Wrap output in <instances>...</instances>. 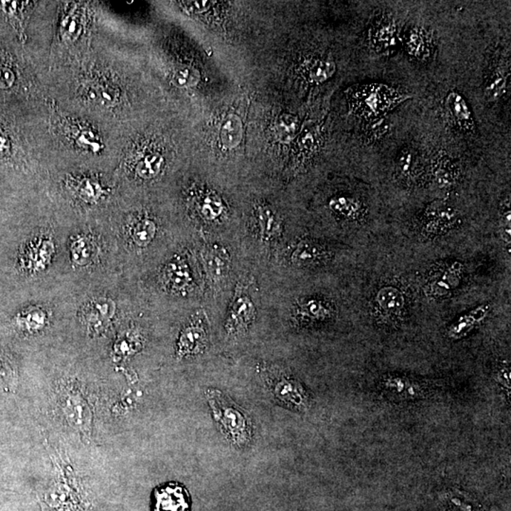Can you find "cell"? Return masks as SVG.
<instances>
[{"label": "cell", "instance_id": "1", "mask_svg": "<svg viewBox=\"0 0 511 511\" xmlns=\"http://www.w3.org/2000/svg\"><path fill=\"white\" fill-rule=\"evenodd\" d=\"M215 421L229 441L237 447H246L252 438L251 421L245 412L218 390L206 392Z\"/></svg>", "mask_w": 511, "mask_h": 511}, {"label": "cell", "instance_id": "2", "mask_svg": "<svg viewBox=\"0 0 511 511\" xmlns=\"http://www.w3.org/2000/svg\"><path fill=\"white\" fill-rule=\"evenodd\" d=\"M409 98L387 85H363L350 96V108L355 115L369 120L386 116L387 111Z\"/></svg>", "mask_w": 511, "mask_h": 511}, {"label": "cell", "instance_id": "3", "mask_svg": "<svg viewBox=\"0 0 511 511\" xmlns=\"http://www.w3.org/2000/svg\"><path fill=\"white\" fill-rule=\"evenodd\" d=\"M58 406L68 426L81 435L83 438L88 439L91 433L93 414L90 404L81 389L73 383L64 384L60 389Z\"/></svg>", "mask_w": 511, "mask_h": 511}, {"label": "cell", "instance_id": "4", "mask_svg": "<svg viewBox=\"0 0 511 511\" xmlns=\"http://www.w3.org/2000/svg\"><path fill=\"white\" fill-rule=\"evenodd\" d=\"M268 386L278 401L295 411L304 412L310 407V396L297 380L284 374L268 379Z\"/></svg>", "mask_w": 511, "mask_h": 511}, {"label": "cell", "instance_id": "5", "mask_svg": "<svg viewBox=\"0 0 511 511\" xmlns=\"http://www.w3.org/2000/svg\"><path fill=\"white\" fill-rule=\"evenodd\" d=\"M115 312L116 304L113 300L110 298L98 297L83 307L80 317L89 334L99 335L110 326Z\"/></svg>", "mask_w": 511, "mask_h": 511}, {"label": "cell", "instance_id": "6", "mask_svg": "<svg viewBox=\"0 0 511 511\" xmlns=\"http://www.w3.org/2000/svg\"><path fill=\"white\" fill-rule=\"evenodd\" d=\"M152 507L153 511H191V495L181 484L162 485L154 490Z\"/></svg>", "mask_w": 511, "mask_h": 511}, {"label": "cell", "instance_id": "7", "mask_svg": "<svg viewBox=\"0 0 511 511\" xmlns=\"http://www.w3.org/2000/svg\"><path fill=\"white\" fill-rule=\"evenodd\" d=\"M208 334L201 321H194L181 332L177 341V355L178 358L197 355L205 349Z\"/></svg>", "mask_w": 511, "mask_h": 511}, {"label": "cell", "instance_id": "8", "mask_svg": "<svg viewBox=\"0 0 511 511\" xmlns=\"http://www.w3.org/2000/svg\"><path fill=\"white\" fill-rule=\"evenodd\" d=\"M384 392L395 400H416L426 395L423 384L406 377H389L383 381Z\"/></svg>", "mask_w": 511, "mask_h": 511}, {"label": "cell", "instance_id": "9", "mask_svg": "<svg viewBox=\"0 0 511 511\" xmlns=\"http://www.w3.org/2000/svg\"><path fill=\"white\" fill-rule=\"evenodd\" d=\"M54 254L53 241L48 238H40L31 242L25 249L23 260L26 268L31 271H42L51 263Z\"/></svg>", "mask_w": 511, "mask_h": 511}, {"label": "cell", "instance_id": "10", "mask_svg": "<svg viewBox=\"0 0 511 511\" xmlns=\"http://www.w3.org/2000/svg\"><path fill=\"white\" fill-rule=\"evenodd\" d=\"M444 103L448 114L455 125L465 131H470L475 128L473 112L470 110L469 103L459 92L450 91L445 97Z\"/></svg>", "mask_w": 511, "mask_h": 511}, {"label": "cell", "instance_id": "11", "mask_svg": "<svg viewBox=\"0 0 511 511\" xmlns=\"http://www.w3.org/2000/svg\"><path fill=\"white\" fill-rule=\"evenodd\" d=\"M255 314V307L249 298L245 295H239L235 298L231 315L226 322L228 334H241L248 330L254 320Z\"/></svg>", "mask_w": 511, "mask_h": 511}, {"label": "cell", "instance_id": "12", "mask_svg": "<svg viewBox=\"0 0 511 511\" xmlns=\"http://www.w3.org/2000/svg\"><path fill=\"white\" fill-rule=\"evenodd\" d=\"M162 280L172 292L186 291L191 281L188 264L182 258L177 257L166 264L162 271Z\"/></svg>", "mask_w": 511, "mask_h": 511}, {"label": "cell", "instance_id": "13", "mask_svg": "<svg viewBox=\"0 0 511 511\" xmlns=\"http://www.w3.org/2000/svg\"><path fill=\"white\" fill-rule=\"evenodd\" d=\"M370 46L379 54H389L397 47V31L392 22H381L369 33Z\"/></svg>", "mask_w": 511, "mask_h": 511}, {"label": "cell", "instance_id": "14", "mask_svg": "<svg viewBox=\"0 0 511 511\" xmlns=\"http://www.w3.org/2000/svg\"><path fill=\"white\" fill-rule=\"evenodd\" d=\"M510 76V65L501 64L488 77L484 95L488 102H495L506 95Z\"/></svg>", "mask_w": 511, "mask_h": 511}, {"label": "cell", "instance_id": "15", "mask_svg": "<svg viewBox=\"0 0 511 511\" xmlns=\"http://www.w3.org/2000/svg\"><path fill=\"white\" fill-rule=\"evenodd\" d=\"M48 322V312L38 306L28 307L16 317V327L19 331L30 334L42 332L47 327Z\"/></svg>", "mask_w": 511, "mask_h": 511}, {"label": "cell", "instance_id": "16", "mask_svg": "<svg viewBox=\"0 0 511 511\" xmlns=\"http://www.w3.org/2000/svg\"><path fill=\"white\" fill-rule=\"evenodd\" d=\"M376 304L381 314L389 317H397L401 315L404 305V298L401 291L395 287H384L376 295Z\"/></svg>", "mask_w": 511, "mask_h": 511}, {"label": "cell", "instance_id": "17", "mask_svg": "<svg viewBox=\"0 0 511 511\" xmlns=\"http://www.w3.org/2000/svg\"><path fill=\"white\" fill-rule=\"evenodd\" d=\"M71 260L78 266H86L93 260L96 255V246L91 237L78 235L71 240L70 245Z\"/></svg>", "mask_w": 511, "mask_h": 511}, {"label": "cell", "instance_id": "18", "mask_svg": "<svg viewBox=\"0 0 511 511\" xmlns=\"http://www.w3.org/2000/svg\"><path fill=\"white\" fill-rule=\"evenodd\" d=\"M204 260L212 280H219L220 278L226 277L228 271L229 260L228 256L223 249L217 246L206 249L204 253Z\"/></svg>", "mask_w": 511, "mask_h": 511}, {"label": "cell", "instance_id": "19", "mask_svg": "<svg viewBox=\"0 0 511 511\" xmlns=\"http://www.w3.org/2000/svg\"><path fill=\"white\" fill-rule=\"evenodd\" d=\"M428 220V231H441L442 229L450 228L455 223L456 211L447 206H431L426 211Z\"/></svg>", "mask_w": 511, "mask_h": 511}, {"label": "cell", "instance_id": "20", "mask_svg": "<svg viewBox=\"0 0 511 511\" xmlns=\"http://www.w3.org/2000/svg\"><path fill=\"white\" fill-rule=\"evenodd\" d=\"M243 122L235 114L228 115L223 122L220 137L223 145L228 149L236 148L243 139Z\"/></svg>", "mask_w": 511, "mask_h": 511}, {"label": "cell", "instance_id": "21", "mask_svg": "<svg viewBox=\"0 0 511 511\" xmlns=\"http://www.w3.org/2000/svg\"><path fill=\"white\" fill-rule=\"evenodd\" d=\"M327 252L320 246L309 242H302L297 246L292 254V261L300 266L314 265L325 260Z\"/></svg>", "mask_w": 511, "mask_h": 511}, {"label": "cell", "instance_id": "22", "mask_svg": "<svg viewBox=\"0 0 511 511\" xmlns=\"http://www.w3.org/2000/svg\"><path fill=\"white\" fill-rule=\"evenodd\" d=\"M431 39L426 31L412 28L407 36L406 46L407 51L418 59H426L431 53Z\"/></svg>", "mask_w": 511, "mask_h": 511}, {"label": "cell", "instance_id": "23", "mask_svg": "<svg viewBox=\"0 0 511 511\" xmlns=\"http://www.w3.org/2000/svg\"><path fill=\"white\" fill-rule=\"evenodd\" d=\"M256 215L264 239H274L280 234L281 223L271 209L265 206H258Z\"/></svg>", "mask_w": 511, "mask_h": 511}, {"label": "cell", "instance_id": "24", "mask_svg": "<svg viewBox=\"0 0 511 511\" xmlns=\"http://www.w3.org/2000/svg\"><path fill=\"white\" fill-rule=\"evenodd\" d=\"M130 234L135 245L139 248H145L150 245L152 241L156 237V223L148 218L137 221L132 228Z\"/></svg>", "mask_w": 511, "mask_h": 511}, {"label": "cell", "instance_id": "25", "mask_svg": "<svg viewBox=\"0 0 511 511\" xmlns=\"http://www.w3.org/2000/svg\"><path fill=\"white\" fill-rule=\"evenodd\" d=\"M489 312V307L482 306L475 311L470 312V314L465 315L464 317L459 318L455 324H453L450 328L449 334L452 337H460L470 330L479 321L483 320Z\"/></svg>", "mask_w": 511, "mask_h": 511}, {"label": "cell", "instance_id": "26", "mask_svg": "<svg viewBox=\"0 0 511 511\" xmlns=\"http://www.w3.org/2000/svg\"><path fill=\"white\" fill-rule=\"evenodd\" d=\"M433 175L441 188H449L455 180V165L446 156H439L433 166Z\"/></svg>", "mask_w": 511, "mask_h": 511}, {"label": "cell", "instance_id": "27", "mask_svg": "<svg viewBox=\"0 0 511 511\" xmlns=\"http://www.w3.org/2000/svg\"><path fill=\"white\" fill-rule=\"evenodd\" d=\"M337 73V65L330 60L317 59L310 63L308 77L310 81L322 84L328 81Z\"/></svg>", "mask_w": 511, "mask_h": 511}, {"label": "cell", "instance_id": "28", "mask_svg": "<svg viewBox=\"0 0 511 511\" xmlns=\"http://www.w3.org/2000/svg\"><path fill=\"white\" fill-rule=\"evenodd\" d=\"M297 314L303 320L320 321L330 317L331 310L322 301L311 300L300 304Z\"/></svg>", "mask_w": 511, "mask_h": 511}, {"label": "cell", "instance_id": "29", "mask_svg": "<svg viewBox=\"0 0 511 511\" xmlns=\"http://www.w3.org/2000/svg\"><path fill=\"white\" fill-rule=\"evenodd\" d=\"M164 159L162 154L152 153L143 157L137 165L136 172L143 179H152L159 174L163 167Z\"/></svg>", "mask_w": 511, "mask_h": 511}, {"label": "cell", "instance_id": "30", "mask_svg": "<svg viewBox=\"0 0 511 511\" xmlns=\"http://www.w3.org/2000/svg\"><path fill=\"white\" fill-rule=\"evenodd\" d=\"M390 129V122L386 116L369 120L363 127L364 140L369 142H378L386 136Z\"/></svg>", "mask_w": 511, "mask_h": 511}, {"label": "cell", "instance_id": "31", "mask_svg": "<svg viewBox=\"0 0 511 511\" xmlns=\"http://www.w3.org/2000/svg\"><path fill=\"white\" fill-rule=\"evenodd\" d=\"M201 214L208 220H216L223 214L225 206L216 195L204 194L199 201Z\"/></svg>", "mask_w": 511, "mask_h": 511}, {"label": "cell", "instance_id": "32", "mask_svg": "<svg viewBox=\"0 0 511 511\" xmlns=\"http://www.w3.org/2000/svg\"><path fill=\"white\" fill-rule=\"evenodd\" d=\"M330 208L341 216L352 218L357 216L360 212L361 206L352 198L337 196L330 201Z\"/></svg>", "mask_w": 511, "mask_h": 511}, {"label": "cell", "instance_id": "33", "mask_svg": "<svg viewBox=\"0 0 511 511\" xmlns=\"http://www.w3.org/2000/svg\"><path fill=\"white\" fill-rule=\"evenodd\" d=\"M140 346L142 344L137 335L128 332L117 338L114 344L113 353L117 359L126 358L134 354Z\"/></svg>", "mask_w": 511, "mask_h": 511}, {"label": "cell", "instance_id": "34", "mask_svg": "<svg viewBox=\"0 0 511 511\" xmlns=\"http://www.w3.org/2000/svg\"><path fill=\"white\" fill-rule=\"evenodd\" d=\"M417 162V153L411 147L404 148L398 156L396 172L403 179H409Z\"/></svg>", "mask_w": 511, "mask_h": 511}, {"label": "cell", "instance_id": "35", "mask_svg": "<svg viewBox=\"0 0 511 511\" xmlns=\"http://www.w3.org/2000/svg\"><path fill=\"white\" fill-rule=\"evenodd\" d=\"M17 386L16 370L10 362L0 352V389L6 392H14Z\"/></svg>", "mask_w": 511, "mask_h": 511}, {"label": "cell", "instance_id": "36", "mask_svg": "<svg viewBox=\"0 0 511 511\" xmlns=\"http://www.w3.org/2000/svg\"><path fill=\"white\" fill-rule=\"evenodd\" d=\"M275 129H277L278 136L280 140L286 142H290L297 135L298 129L297 117L288 114L283 115L278 119Z\"/></svg>", "mask_w": 511, "mask_h": 511}, {"label": "cell", "instance_id": "37", "mask_svg": "<svg viewBox=\"0 0 511 511\" xmlns=\"http://www.w3.org/2000/svg\"><path fill=\"white\" fill-rule=\"evenodd\" d=\"M172 81L179 88H192L199 83L200 74L194 68L181 67L174 71Z\"/></svg>", "mask_w": 511, "mask_h": 511}, {"label": "cell", "instance_id": "38", "mask_svg": "<svg viewBox=\"0 0 511 511\" xmlns=\"http://www.w3.org/2000/svg\"><path fill=\"white\" fill-rule=\"evenodd\" d=\"M320 125H315L307 129L302 137H301L300 147L302 153L307 154H312L320 146Z\"/></svg>", "mask_w": 511, "mask_h": 511}, {"label": "cell", "instance_id": "39", "mask_svg": "<svg viewBox=\"0 0 511 511\" xmlns=\"http://www.w3.org/2000/svg\"><path fill=\"white\" fill-rule=\"evenodd\" d=\"M77 189H78L79 196H81L82 199L85 200L86 202L99 199L100 194H102L100 186L90 180H85L79 183Z\"/></svg>", "mask_w": 511, "mask_h": 511}, {"label": "cell", "instance_id": "40", "mask_svg": "<svg viewBox=\"0 0 511 511\" xmlns=\"http://www.w3.org/2000/svg\"><path fill=\"white\" fill-rule=\"evenodd\" d=\"M181 6L189 13L191 14H203L208 11L212 7L214 1H181Z\"/></svg>", "mask_w": 511, "mask_h": 511}, {"label": "cell", "instance_id": "41", "mask_svg": "<svg viewBox=\"0 0 511 511\" xmlns=\"http://www.w3.org/2000/svg\"><path fill=\"white\" fill-rule=\"evenodd\" d=\"M501 231L502 238L504 239V242L506 243L507 246L510 248V204L506 206L503 214H502L501 219Z\"/></svg>", "mask_w": 511, "mask_h": 511}, {"label": "cell", "instance_id": "42", "mask_svg": "<svg viewBox=\"0 0 511 511\" xmlns=\"http://www.w3.org/2000/svg\"><path fill=\"white\" fill-rule=\"evenodd\" d=\"M14 73L10 68L0 67V88H9L14 85Z\"/></svg>", "mask_w": 511, "mask_h": 511}, {"label": "cell", "instance_id": "43", "mask_svg": "<svg viewBox=\"0 0 511 511\" xmlns=\"http://www.w3.org/2000/svg\"><path fill=\"white\" fill-rule=\"evenodd\" d=\"M499 383L503 386L505 389H509L510 391V367H502L497 374Z\"/></svg>", "mask_w": 511, "mask_h": 511}, {"label": "cell", "instance_id": "44", "mask_svg": "<svg viewBox=\"0 0 511 511\" xmlns=\"http://www.w3.org/2000/svg\"><path fill=\"white\" fill-rule=\"evenodd\" d=\"M68 19L67 23H65V34L70 37L77 36L79 26L78 20H77L74 16H71L70 19Z\"/></svg>", "mask_w": 511, "mask_h": 511}, {"label": "cell", "instance_id": "45", "mask_svg": "<svg viewBox=\"0 0 511 511\" xmlns=\"http://www.w3.org/2000/svg\"><path fill=\"white\" fill-rule=\"evenodd\" d=\"M7 139H6V137L3 136V135L0 134V156L7 153Z\"/></svg>", "mask_w": 511, "mask_h": 511}]
</instances>
